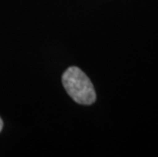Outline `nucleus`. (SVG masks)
Returning <instances> with one entry per match:
<instances>
[{"label":"nucleus","mask_w":158,"mask_h":157,"mask_svg":"<svg viewBox=\"0 0 158 157\" xmlns=\"http://www.w3.org/2000/svg\"><path fill=\"white\" fill-rule=\"evenodd\" d=\"M2 128H3V122H2L1 118H0V132L2 131Z\"/></svg>","instance_id":"2"},{"label":"nucleus","mask_w":158,"mask_h":157,"mask_svg":"<svg viewBox=\"0 0 158 157\" xmlns=\"http://www.w3.org/2000/svg\"><path fill=\"white\" fill-rule=\"evenodd\" d=\"M62 85L73 101L91 105L96 100V92L91 80L82 69L70 66L62 75Z\"/></svg>","instance_id":"1"}]
</instances>
